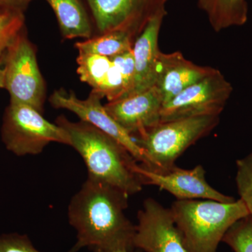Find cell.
<instances>
[{
	"mask_svg": "<svg viewBox=\"0 0 252 252\" xmlns=\"http://www.w3.org/2000/svg\"><path fill=\"white\" fill-rule=\"evenodd\" d=\"M170 209L187 252H217L230 227L250 215L240 199L230 203L177 200Z\"/></svg>",
	"mask_w": 252,
	"mask_h": 252,
	"instance_id": "3",
	"label": "cell"
},
{
	"mask_svg": "<svg viewBox=\"0 0 252 252\" xmlns=\"http://www.w3.org/2000/svg\"><path fill=\"white\" fill-rule=\"evenodd\" d=\"M167 14L166 11L154 16L134 41L132 54L135 64V84L131 94L142 92L155 86L158 60L160 52L159 34Z\"/></svg>",
	"mask_w": 252,
	"mask_h": 252,
	"instance_id": "14",
	"label": "cell"
},
{
	"mask_svg": "<svg viewBox=\"0 0 252 252\" xmlns=\"http://www.w3.org/2000/svg\"><path fill=\"white\" fill-rule=\"evenodd\" d=\"M73 246L67 252H78ZM0 252H41L36 250L27 235L9 233L0 235Z\"/></svg>",
	"mask_w": 252,
	"mask_h": 252,
	"instance_id": "22",
	"label": "cell"
},
{
	"mask_svg": "<svg viewBox=\"0 0 252 252\" xmlns=\"http://www.w3.org/2000/svg\"><path fill=\"white\" fill-rule=\"evenodd\" d=\"M137 173L143 185H153L166 190L177 200H212L222 203L235 201L234 198L212 187L205 179V170L201 165L185 170L175 166L166 172H157L139 165Z\"/></svg>",
	"mask_w": 252,
	"mask_h": 252,
	"instance_id": "11",
	"label": "cell"
},
{
	"mask_svg": "<svg viewBox=\"0 0 252 252\" xmlns=\"http://www.w3.org/2000/svg\"><path fill=\"white\" fill-rule=\"evenodd\" d=\"M161 93L156 86L127 97L108 102L106 110L134 138L161 122Z\"/></svg>",
	"mask_w": 252,
	"mask_h": 252,
	"instance_id": "12",
	"label": "cell"
},
{
	"mask_svg": "<svg viewBox=\"0 0 252 252\" xmlns=\"http://www.w3.org/2000/svg\"><path fill=\"white\" fill-rule=\"evenodd\" d=\"M220 124V116H201L160 122L135 137L149 162L147 168L170 171L175 161L190 146L206 137Z\"/></svg>",
	"mask_w": 252,
	"mask_h": 252,
	"instance_id": "4",
	"label": "cell"
},
{
	"mask_svg": "<svg viewBox=\"0 0 252 252\" xmlns=\"http://www.w3.org/2000/svg\"><path fill=\"white\" fill-rule=\"evenodd\" d=\"M135 228L134 248L145 252H187L171 210L153 198L144 200Z\"/></svg>",
	"mask_w": 252,
	"mask_h": 252,
	"instance_id": "10",
	"label": "cell"
},
{
	"mask_svg": "<svg viewBox=\"0 0 252 252\" xmlns=\"http://www.w3.org/2000/svg\"><path fill=\"white\" fill-rule=\"evenodd\" d=\"M135 39L124 31H113L76 43L78 52L112 58L132 50Z\"/></svg>",
	"mask_w": 252,
	"mask_h": 252,
	"instance_id": "17",
	"label": "cell"
},
{
	"mask_svg": "<svg viewBox=\"0 0 252 252\" xmlns=\"http://www.w3.org/2000/svg\"><path fill=\"white\" fill-rule=\"evenodd\" d=\"M222 242L234 252H252V215L250 214L235 222Z\"/></svg>",
	"mask_w": 252,
	"mask_h": 252,
	"instance_id": "19",
	"label": "cell"
},
{
	"mask_svg": "<svg viewBox=\"0 0 252 252\" xmlns=\"http://www.w3.org/2000/svg\"><path fill=\"white\" fill-rule=\"evenodd\" d=\"M111 59L122 73L127 92L125 97H127L133 92L135 89V64L132 50Z\"/></svg>",
	"mask_w": 252,
	"mask_h": 252,
	"instance_id": "23",
	"label": "cell"
},
{
	"mask_svg": "<svg viewBox=\"0 0 252 252\" xmlns=\"http://www.w3.org/2000/svg\"><path fill=\"white\" fill-rule=\"evenodd\" d=\"M198 4L217 32L240 27L248 22L247 0H198Z\"/></svg>",
	"mask_w": 252,
	"mask_h": 252,
	"instance_id": "16",
	"label": "cell"
},
{
	"mask_svg": "<svg viewBox=\"0 0 252 252\" xmlns=\"http://www.w3.org/2000/svg\"><path fill=\"white\" fill-rule=\"evenodd\" d=\"M32 0H0V12H23Z\"/></svg>",
	"mask_w": 252,
	"mask_h": 252,
	"instance_id": "24",
	"label": "cell"
},
{
	"mask_svg": "<svg viewBox=\"0 0 252 252\" xmlns=\"http://www.w3.org/2000/svg\"><path fill=\"white\" fill-rule=\"evenodd\" d=\"M5 13H6V12H5ZM3 14V13L0 12V14Z\"/></svg>",
	"mask_w": 252,
	"mask_h": 252,
	"instance_id": "27",
	"label": "cell"
},
{
	"mask_svg": "<svg viewBox=\"0 0 252 252\" xmlns=\"http://www.w3.org/2000/svg\"><path fill=\"white\" fill-rule=\"evenodd\" d=\"M25 28L23 12H6L0 14V61L15 38Z\"/></svg>",
	"mask_w": 252,
	"mask_h": 252,
	"instance_id": "20",
	"label": "cell"
},
{
	"mask_svg": "<svg viewBox=\"0 0 252 252\" xmlns=\"http://www.w3.org/2000/svg\"><path fill=\"white\" fill-rule=\"evenodd\" d=\"M233 90L224 75L215 69L211 74L164 103L161 122L201 116H220Z\"/></svg>",
	"mask_w": 252,
	"mask_h": 252,
	"instance_id": "7",
	"label": "cell"
},
{
	"mask_svg": "<svg viewBox=\"0 0 252 252\" xmlns=\"http://www.w3.org/2000/svg\"><path fill=\"white\" fill-rule=\"evenodd\" d=\"M93 252H140L135 251L134 250H129V249H117V250H101V249H96L93 250Z\"/></svg>",
	"mask_w": 252,
	"mask_h": 252,
	"instance_id": "25",
	"label": "cell"
},
{
	"mask_svg": "<svg viewBox=\"0 0 252 252\" xmlns=\"http://www.w3.org/2000/svg\"><path fill=\"white\" fill-rule=\"evenodd\" d=\"M26 104L10 102L5 111L1 137L5 147L18 157L41 153L51 142L70 146L64 129Z\"/></svg>",
	"mask_w": 252,
	"mask_h": 252,
	"instance_id": "5",
	"label": "cell"
},
{
	"mask_svg": "<svg viewBox=\"0 0 252 252\" xmlns=\"http://www.w3.org/2000/svg\"><path fill=\"white\" fill-rule=\"evenodd\" d=\"M100 94L91 91L89 97L81 99L73 91L61 89L55 91L49 98L50 103L56 109H67L74 113L82 122L89 123L122 144L136 160L144 167L149 162L143 151L130 134L119 125L101 103Z\"/></svg>",
	"mask_w": 252,
	"mask_h": 252,
	"instance_id": "9",
	"label": "cell"
},
{
	"mask_svg": "<svg viewBox=\"0 0 252 252\" xmlns=\"http://www.w3.org/2000/svg\"><path fill=\"white\" fill-rule=\"evenodd\" d=\"M77 63L81 80L91 86L92 91L97 92L112 66V59L98 55L79 53Z\"/></svg>",
	"mask_w": 252,
	"mask_h": 252,
	"instance_id": "18",
	"label": "cell"
},
{
	"mask_svg": "<svg viewBox=\"0 0 252 252\" xmlns=\"http://www.w3.org/2000/svg\"><path fill=\"white\" fill-rule=\"evenodd\" d=\"M54 11L63 37L91 38L94 28L87 0H46Z\"/></svg>",
	"mask_w": 252,
	"mask_h": 252,
	"instance_id": "15",
	"label": "cell"
},
{
	"mask_svg": "<svg viewBox=\"0 0 252 252\" xmlns=\"http://www.w3.org/2000/svg\"><path fill=\"white\" fill-rule=\"evenodd\" d=\"M130 195L103 181L88 176L68 207V219L77 232L74 246L80 250H134V225L126 216Z\"/></svg>",
	"mask_w": 252,
	"mask_h": 252,
	"instance_id": "1",
	"label": "cell"
},
{
	"mask_svg": "<svg viewBox=\"0 0 252 252\" xmlns=\"http://www.w3.org/2000/svg\"><path fill=\"white\" fill-rule=\"evenodd\" d=\"M56 124L65 130L70 147L82 157L89 172L88 176L114 186L130 196L142 190L144 185L137 173L140 165L122 144L81 120L72 122L60 116Z\"/></svg>",
	"mask_w": 252,
	"mask_h": 252,
	"instance_id": "2",
	"label": "cell"
},
{
	"mask_svg": "<svg viewBox=\"0 0 252 252\" xmlns=\"http://www.w3.org/2000/svg\"><path fill=\"white\" fill-rule=\"evenodd\" d=\"M215 69L195 64L186 59L180 51L169 54L160 51L155 86L161 93L163 104L211 74Z\"/></svg>",
	"mask_w": 252,
	"mask_h": 252,
	"instance_id": "13",
	"label": "cell"
},
{
	"mask_svg": "<svg viewBox=\"0 0 252 252\" xmlns=\"http://www.w3.org/2000/svg\"><path fill=\"white\" fill-rule=\"evenodd\" d=\"M4 86L10 102L26 104L44 112L46 84L36 61L34 46L23 29L4 56Z\"/></svg>",
	"mask_w": 252,
	"mask_h": 252,
	"instance_id": "6",
	"label": "cell"
},
{
	"mask_svg": "<svg viewBox=\"0 0 252 252\" xmlns=\"http://www.w3.org/2000/svg\"><path fill=\"white\" fill-rule=\"evenodd\" d=\"M99 34L127 32L136 39L151 19L166 12L168 0H87Z\"/></svg>",
	"mask_w": 252,
	"mask_h": 252,
	"instance_id": "8",
	"label": "cell"
},
{
	"mask_svg": "<svg viewBox=\"0 0 252 252\" xmlns=\"http://www.w3.org/2000/svg\"><path fill=\"white\" fill-rule=\"evenodd\" d=\"M4 68L0 67V89H4Z\"/></svg>",
	"mask_w": 252,
	"mask_h": 252,
	"instance_id": "26",
	"label": "cell"
},
{
	"mask_svg": "<svg viewBox=\"0 0 252 252\" xmlns=\"http://www.w3.org/2000/svg\"><path fill=\"white\" fill-rule=\"evenodd\" d=\"M236 165L235 182L240 199L252 215V153L237 160Z\"/></svg>",
	"mask_w": 252,
	"mask_h": 252,
	"instance_id": "21",
	"label": "cell"
}]
</instances>
